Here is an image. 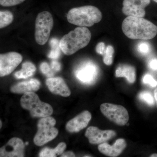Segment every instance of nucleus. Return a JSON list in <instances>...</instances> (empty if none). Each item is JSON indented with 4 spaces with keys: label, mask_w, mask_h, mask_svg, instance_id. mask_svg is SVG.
Returning <instances> with one entry per match:
<instances>
[{
    "label": "nucleus",
    "mask_w": 157,
    "mask_h": 157,
    "mask_svg": "<svg viewBox=\"0 0 157 157\" xmlns=\"http://www.w3.org/2000/svg\"><path fill=\"white\" fill-rule=\"evenodd\" d=\"M75 76L77 79L85 84H92L96 81L99 74L98 66L93 62L82 63L76 69Z\"/></svg>",
    "instance_id": "obj_8"
},
{
    "label": "nucleus",
    "mask_w": 157,
    "mask_h": 157,
    "mask_svg": "<svg viewBox=\"0 0 157 157\" xmlns=\"http://www.w3.org/2000/svg\"><path fill=\"white\" fill-rule=\"evenodd\" d=\"M13 19L14 16L11 11H0V28H4L9 25L13 21Z\"/></svg>",
    "instance_id": "obj_20"
},
{
    "label": "nucleus",
    "mask_w": 157,
    "mask_h": 157,
    "mask_svg": "<svg viewBox=\"0 0 157 157\" xmlns=\"http://www.w3.org/2000/svg\"><path fill=\"white\" fill-rule=\"evenodd\" d=\"M154 94L155 101L156 103L157 106V87L154 90Z\"/></svg>",
    "instance_id": "obj_32"
},
{
    "label": "nucleus",
    "mask_w": 157,
    "mask_h": 157,
    "mask_svg": "<svg viewBox=\"0 0 157 157\" xmlns=\"http://www.w3.org/2000/svg\"><path fill=\"white\" fill-rule=\"evenodd\" d=\"M40 81L36 78H32L28 81L21 82L12 86L11 92L15 94H24L36 91L40 88Z\"/></svg>",
    "instance_id": "obj_16"
},
{
    "label": "nucleus",
    "mask_w": 157,
    "mask_h": 157,
    "mask_svg": "<svg viewBox=\"0 0 157 157\" xmlns=\"http://www.w3.org/2000/svg\"><path fill=\"white\" fill-rule=\"evenodd\" d=\"M102 18L101 11L97 7L86 6L70 9L67 15L68 22L74 25L91 27L100 22Z\"/></svg>",
    "instance_id": "obj_3"
},
{
    "label": "nucleus",
    "mask_w": 157,
    "mask_h": 157,
    "mask_svg": "<svg viewBox=\"0 0 157 157\" xmlns=\"http://www.w3.org/2000/svg\"><path fill=\"white\" fill-rule=\"evenodd\" d=\"M20 54L14 52L0 55V76L9 75L20 64L22 61Z\"/></svg>",
    "instance_id": "obj_9"
},
{
    "label": "nucleus",
    "mask_w": 157,
    "mask_h": 157,
    "mask_svg": "<svg viewBox=\"0 0 157 157\" xmlns=\"http://www.w3.org/2000/svg\"><path fill=\"white\" fill-rule=\"evenodd\" d=\"M2 121H1V127L0 128H2Z\"/></svg>",
    "instance_id": "obj_34"
},
{
    "label": "nucleus",
    "mask_w": 157,
    "mask_h": 157,
    "mask_svg": "<svg viewBox=\"0 0 157 157\" xmlns=\"http://www.w3.org/2000/svg\"><path fill=\"white\" fill-rule=\"evenodd\" d=\"M144 84H148L152 87H156L157 86V81L150 74H147L144 75L142 79Z\"/></svg>",
    "instance_id": "obj_25"
},
{
    "label": "nucleus",
    "mask_w": 157,
    "mask_h": 157,
    "mask_svg": "<svg viewBox=\"0 0 157 157\" xmlns=\"http://www.w3.org/2000/svg\"><path fill=\"white\" fill-rule=\"evenodd\" d=\"M149 67L150 69L154 70H157V59H154L149 62L148 64Z\"/></svg>",
    "instance_id": "obj_30"
},
{
    "label": "nucleus",
    "mask_w": 157,
    "mask_h": 157,
    "mask_svg": "<svg viewBox=\"0 0 157 157\" xmlns=\"http://www.w3.org/2000/svg\"><path fill=\"white\" fill-rule=\"evenodd\" d=\"M114 52V48L111 45H109L106 47L105 53L103 55V61L105 64L108 66L112 64Z\"/></svg>",
    "instance_id": "obj_23"
},
{
    "label": "nucleus",
    "mask_w": 157,
    "mask_h": 157,
    "mask_svg": "<svg viewBox=\"0 0 157 157\" xmlns=\"http://www.w3.org/2000/svg\"><path fill=\"white\" fill-rule=\"evenodd\" d=\"M116 133L113 130H101L98 127L90 126L88 128L85 136L90 143L93 144H101L115 137Z\"/></svg>",
    "instance_id": "obj_12"
},
{
    "label": "nucleus",
    "mask_w": 157,
    "mask_h": 157,
    "mask_svg": "<svg viewBox=\"0 0 157 157\" xmlns=\"http://www.w3.org/2000/svg\"><path fill=\"white\" fill-rule=\"evenodd\" d=\"M67 147L66 144L64 142H61L58 144L56 147L51 149L45 147L42 150L39 156L40 157H55L57 155H61L64 152Z\"/></svg>",
    "instance_id": "obj_19"
},
{
    "label": "nucleus",
    "mask_w": 157,
    "mask_h": 157,
    "mask_svg": "<svg viewBox=\"0 0 157 157\" xmlns=\"http://www.w3.org/2000/svg\"><path fill=\"white\" fill-rule=\"evenodd\" d=\"M46 83L48 89L54 94L63 97H68L71 94L70 89L64 79L61 77H52L47 78Z\"/></svg>",
    "instance_id": "obj_14"
},
{
    "label": "nucleus",
    "mask_w": 157,
    "mask_h": 157,
    "mask_svg": "<svg viewBox=\"0 0 157 157\" xmlns=\"http://www.w3.org/2000/svg\"><path fill=\"white\" fill-rule=\"evenodd\" d=\"M138 98L140 101L145 102L149 106H153L155 103V99L149 92L144 91L139 93Z\"/></svg>",
    "instance_id": "obj_22"
},
{
    "label": "nucleus",
    "mask_w": 157,
    "mask_h": 157,
    "mask_svg": "<svg viewBox=\"0 0 157 157\" xmlns=\"http://www.w3.org/2000/svg\"><path fill=\"white\" fill-rule=\"evenodd\" d=\"M51 67L52 70H53L54 71H56V72L59 71L61 70V64L57 61H53L52 62Z\"/></svg>",
    "instance_id": "obj_29"
},
{
    "label": "nucleus",
    "mask_w": 157,
    "mask_h": 157,
    "mask_svg": "<svg viewBox=\"0 0 157 157\" xmlns=\"http://www.w3.org/2000/svg\"><path fill=\"white\" fill-rule=\"evenodd\" d=\"M127 144L124 139H117L113 145L107 143L101 144L98 146V150L101 153L109 157H116L121 154L126 147Z\"/></svg>",
    "instance_id": "obj_15"
},
{
    "label": "nucleus",
    "mask_w": 157,
    "mask_h": 157,
    "mask_svg": "<svg viewBox=\"0 0 157 157\" xmlns=\"http://www.w3.org/2000/svg\"><path fill=\"white\" fill-rule=\"evenodd\" d=\"M40 69L42 73L46 76L50 77L53 76L54 73L51 70L49 65L46 62H43L40 65Z\"/></svg>",
    "instance_id": "obj_24"
},
{
    "label": "nucleus",
    "mask_w": 157,
    "mask_h": 157,
    "mask_svg": "<svg viewBox=\"0 0 157 157\" xmlns=\"http://www.w3.org/2000/svg\"><path fill=\"white\" fill-rule=\"evenodd\" d=\"M36 71L35 65L31 62H26L22 64V69L16 72L14 76L18 79L27 78L33 76Z\"/></svg>",
    "instance_id": "obj_18"
},
{
    "label": "nucleus",
    "mask_w": 157,
    "mask_h": 157,
    "mask_svg": "<svg viewBox=\"0 0 157 157\" xmlns=\"http://www.w3.org/2000/svg\"><path fill=\"white\" fill-rule=\"evenodd\" d=\"M24 151L23 141L20 138L13 137L0 149V157H24Z\"/></svg>",
    "instance_id": "obj_11"
},
{
    "label": "nucleus",
    "mask_w": 157,
    "mask_h": 157,
    "mask_svg": "<svg viewBox=\"0 0 157 157\" xmlns=\"http://www.w3.org/2000/svg\"><path fill=\"white\" fill-rule=\"evenodd\" d=\"M151 157H157V154H153L150 156Z\"/></svg>",
    "instance_id": "obj_33"
},
{
    "label": "nucleus",
    "mask_w": 157,
    "mask_h": 157,
    "mask_svg": "<svg viewBox=\"0 0 157 157\" xmlns=\"http://www.w3.org/2000/svg\"><path fill=\"white\" fill-rule=\"evenodd\" d=\"M56 124V120L49 116L39 120L37 124L38 131L34 138L36 145L42 146L57 137L59 132L58 129L55 128Z\"/></svg>",
    "instance_id": "obj_5"
},
{
    "label": "nucleus",
    "mask_w": 157,
    "mask_h": 157,
    "mask_svg": "<svg viewBox=\"0 0 157 157\" xmlns=\"http://www.w3.org/2000/svg\"><path fill=\"white\" fill-rule=\"evenodd\" d=\"M52 15L47 11L39 13L35 23V40L39 45H45L47 42L53 27Z\"/></svg>",
    "instance_id": "obj_6"
},
{
    "label": "nucleus",
    "mask_w": 157,
    "mask_h": 157,
    "mask_svg": "<svg viewBox=\"0 0 157 157\" xmlns=\"http://www.w3.org/2000/svg\"><path fill=\"white\" fill-rule=\"evenodd\" d=\"M151 0H124L122 11L127 16L144 17L145 8L149 5Z\"/></svg>",
    "instance_id": "obj_10"
},
{
    "label": "nucleus",
    "mask_w": 157,
    "mask_h": 157,
    "mask_svg": "<svg viewBox=\"0 0 157 157\" xmlns=\"http://www.w3.org/2000/svg\"><path fill=\"white\" fill-rule=\"evenodd\" d=\"M23 108L29 110L33 117L49 116L53 113V108L49 104L42 102L34 92L24 94L20 100Z\"/></svg>",
    "instance_id": "obj_4"
},
{
    "label": "nucleus",
    "mask_w": 157,
    "mask_h": 157,
    "mask_svg": "<svg viewBox=\"0 0 157 157\" xmlns=\"http://www.w3.org/2000/svg\"><path fill=\"white\" fill-rule=\"evenodd\" d=\"M100 108L107 118L118 125H124L129 120L128 113L123 106L104 103L101 104Z\"/></svg>",
    "instance_id": "obj_7"
},
{
    "label": "nucleus",
    "mask_w": 157,
    "mask_h": 157,
    "mask_svg": "<svg viewBox=\"0 0 157 157\" xmlns=\"http://www.w3.org/2000/svg\"><path fill=\"white\" fill-rule=\"evenodd\" d=\"M76 156L73 152L71 151H67L63 153L61 157H74Z\"/></svg>",
    "instance_id": "obj_31"
},
{
    "label": "nucleus",
    "mask_w": 157,
    "mask_h": 157,
    "mask_svg": "<svg viewBox=\"0 0 157 157\" xmlns=\"http://www.w3.org/2000/svg\"><path fill=\"white\" fill-rule=\"evenodd\" d=\"M153 1L157 3V0H153Z\"/></svg>",
    "instance_id": "obj_35"
},
{
    "label": "nucleus",
    "mask_w": 157,
    "mask_h": 157,
    "mask_svg": "<svg viewBox=\"0 0 157 157\" xmlns=\"http://www.w3.org/2000/svg\"><path fill=\"white\" fill-rule=\"evenodd\" d=\"M122 29L129 39L150 40L157 34V26L142 17L129 16L122 24Z\"/></svg>",
    "instance_id": "obj_1"
},
{
    "label": "nucleus",
    "mask_w": 157,
    "mask_h": 157,
    "mask_svg": "<svg viewBox=\"0 0 157 157\" xmlns=\"http://www.w3.org/2000/svg\"><path fill=\"white\" fill-rule=\"evenodd\" d=\"M52 49L48 54V58L52 59H57L60 56L59 42L58 39L52 38L49 42Z\"/></svg>",
    "instance_id": "obj_21"
},
{
    "label": "nucleus",
    "mask_w": 157,
    "mask_h": 157,
    "mask_svg": "<svg viewBox=\"0 0 157 157\" xmlns=\"http://www.w3.org/2000/svg\"><path fill=\"white\" fill-rule=\"evenodd\" d=\"M106 47L104 42H100L96 46V51L97 53L103 56L105 53Z\"/></svg>",
    "instance_id": "obj_28"
},
{
    "label": "nucleus",
    "mask_w": 157,
    "mask_h": 157,
    "mask_svg": "<svg viewBox=\"0 0 157 157\" xmlns=\"http://www.w3.org/2000/svg\"><path fill=\"white\" fill-rule=\"evenodd\" d=\"M28 142H26V143H25V144L26 145H28Z\"/></svg>",
    "instance_id": "obj_36"
},
{
    "label": "nucleus",
    "mask_w": 157,
    "mask_h": 157,
    "mask_svg": "<svg viewBox=\"0 0 157 157\" xmlns=\"http://www.w3.org/2000/svg\"><path fill=\"white\" fill-rule=\"evenodd\" d=\"M91 117V114L89 111H83L68 122L66 126V129L70 133L80 132L87 126Z\"/></svg>",
    "instance_id": "obj_13"
},
{
    "label": "nucleus",
    "mask_w": 157,
    "mask_h": 157,
    "mask_svg": "<svg viewBox=\"0 0 157 157\" xmlns=\"http://www.w3.org/2000/svg\"><path fill=\"white\" fill-rule=\"evenodd\" d=\"M91 39V33L85 27L78 26L70 31L62 38L59 46L63 53L70 56L88 45Z\"/></svg>",
    "instance_id": "obj_2"
},
{
    "label": "nucleus",
    "mask_w": 157,
    "mask_h": 157,
    "mask_svg": "<svg viewBox=\"0 0 157 157\" xmlns=\"http://www.w3.org/2000/svg\"><path fill=\"white\" fill-rule=\"evenodd\" d=\"M25 0H0V4L4 7H11L21 4Z\"/></svg>",
    "instance_id": "obj_26"
},
{
    "label": "nucleus",
    "mask_w": 157,
    "mask_h": 157,
    "mask_svg": "<svg viewBox=\"0 0 157 157\" xmlns=\"http://www.w3.org/2000/svg\"><path fill=\"white\" fill-rule=\"evenodd\" d=\"M137 49L140 53L145 55L149 53L150 47L149 45L147 42H140L138 45Z\"/></svg>",
    "instance_id": "obj_27"
},
{
    "label": "nucleus",
    "mask_w": 157,
    "mask_h": 157,
    "mask_svg": "<svg viewBox=\"0 0 157 157\" xmlns=\"http://www.w3.org/2000/svg\"><path fill=\"white\" fill-rule=\"evenodd\" d=\"M117 77H125L130 83L136 80V72L134 67L128 65H121L116 70Z\"/></svg>",
    "instance_id": "obj_17"
}]
</instances>
